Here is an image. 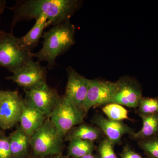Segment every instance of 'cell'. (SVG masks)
Instances as JSON below:
<instances>
[{"label":"cell","instance_id":"8fae6325","mask_svg":"<svg viewBox=\"0 0 158 158\" xmlns=\"http://www.w3.org/2000/svg\"><path fill=\"white\" fill-rule=\"evenodd\" d=\"M117 82V89L111 103L129 108L138 107L142 97V89L138 81L125 77Z\"/></svg>","mask_w":158,"mask_h":158},{"label":"cell","instance_id":"7402d4cb","mask_svg":"<svg viewBox=\"0 0 158 158\" xmlns=\"http://www.w3.org/2000/svg\"><path fill=\"white\" fill-rule=\"evenodd\" d=\"M114 144L108 138L104 139L99 146L100 158H117L113 149Z\"/></svg>","mask_w":158,"mask_h":158},{"label":"cell","instance_id":"ac0fdd59","mask_svg":"<svg viewBox=\"0 0 158 158\" xmlns=\"http://www.w3.org/2000/svg\"><path fill=\"white\" fill-rule=\"evenodd\" d=\"M69 141L68 155L71 158H81L90 154L94 148L92 141L78 139H71Z\"/></svg>","mask_w":158,"mask_h":158},{"label":"cell","instance_id":"9a60e30c","mask_svg":"<svg viewBox=\"0 0 158 158\" xmlns=\"http://www.w3.org/2000/svg\"><path fill=\"white\" fill-rule=\"evenodd\" d=\"M11 158H25L30 145L31 137L26 134L19 126L9 136Z\"/></svg>","mask_w":158,"mask_h":158},{"label":"cell","instance_id":"6da1fadb","mask_svg":"<svg viewBox=\"0 0 158 158\" xmlns=\"http://www.w3.org/2000/svg\"><path fill=\"white\" fill-rule=\"evenodd\" d=\"M81 3L77 0H18L9 8L13 14L11 33L17 23L36 20L42 15L48 17L50 26L69 20Z\"/></svg>","mask_w":158,"mask_h":158},{"label":"cell","instance_id":"cb8c5ba5","mask_svg":"<svg viewBox=\"0 0 158 158\" xmlns=\"http://www.w3.org/2000/svg\"><path fill=\"white\" fill-rule=\"evenodd\" d=\"M121 158H143L140 155L133 151L129 148H125L121 155Z\"/></svg>","mask_w":158,"mask_h":158},{"label":"cell","instance_id":"484cf974","mask_svg":"<svg viewBox=\"0 0 158 158\" xmlns=\"http://www.w3.org/2000/svg\"><path fill=\"white\" fill-rule=\"evenodd\" d=\"M79 158H97L96 157H95V156H93V155H92V154H90L84 156L82 157Z\"/></svg>","mask_w":158,"mask_h":158},{"label":"cell","instance_id":"ffe728a7","mask_svg":"<svg viewBox=\"0 0 158 158\" xmlns=\"http://www.w3.org/2000/svg\"><path fill=\"white\" fill-rule=\"evenodd\" d=\"M139 114H148L158 113V98L142 97L139 102Z\"/></svg>","mask_w":158,"mask_h":158},{"label":"cell","instance_id":"e0dca14e","mask_svg":"<svg viewBox=\"0 0 158 158\" xmlns=\"http://www.w3.org/2000/svg\"><path fill=\"white\" fill-rule=\"evenodd\" d=\"M100 131L97 128L86 124H81L74 128L69 133L66 139H81L85 141H95L100 136Z\"/></svg>","mask_w":158,"mask_h":158},{"label":"cell","instance_id":"4fadbf2b","mask_svg":"<svg viewBox=\"0 0 158 158\" xmlns=\"http://www.w3.org/2000/svg\"><path fill=\"white\" fill-rule=\"evenodd\" d=\"M44 114L26 104L24 101L19 119L20 127L28 135L31 137L45 122Z\"/></svg>","mask_w":158,"mask_h":158},{"label":"cell","instance_id":"ba28073f","mask_svg":"<svg viewBox=\"0 0 158 158\" xmlns=\"http://www.w3.org/2000/svg\"><path fill=\"white\" fill-rule=\"evenodd\" d=\"M47 73L46 67L42 66L38 61L32 60L6 78L16 83L24 90H28L47 83Z\"/></svg>","mask_w":158,"mask_h":158},{"label":"cell","instance_id":"7a4b0ae2","mask_svg":"<svg viewBox=\"0 0 158 158\" xmlns=\"http://www.w3.org/2000/svg\"><path fill=\"white\" fill-rule=\"evenodd\" d=\"M75 27L70 20L53 26L49 31L44 32L41 49L34 53L38 62L45 61L49 69L56 65V59L74 44Z\"/></svg>","mask_w":158,"mask_h":158},{"label":"cell","instance_id":"3957f363","mask_svg":"<svg viewBox=\"0 0 158 158\" xmlns=\"http://www.w3.org/2000/svg\"><path fill=\"white\" fill-rule=\"evenodd\" d=\"M64 136L50 119L30 138V145L34 154L40 157L60 155L63 147Z\"/></svg>","mask_w":158,"mask_h":158},{"label":"cell","instance_id":"8992f818","mask_svg":"<svg viewBox=\"0 0 158 158\" xmlns=\"http://www.w3.org/2000/svg\"><path fill=\"white\" fill-rule=\"evenodd\" d=\"M23 103L17 90H0L1 129H10L19 122Z\"/></svg>","mask_w":158,"mask_h":158},{"label":"cell","instance_id":"30bf717a","mask_svg":"<svg viewBox=\"0 0 158 158\" xmlns=\"http://www.w3.org/2000/svg\"><path fill=\"white\" fill-rule=\"evenodd\" d=\"M66 71L68 80L64 95L84 112L83 106L88 94L90 79L81 75L70 66L67 67Z\"/></svg>","mask_w":158,"mask_h":158},{"label":"cell","instance_id":"44dd1931","mask_svg":"<svg viewBox=\"0 0 158 158\" xmlns=\"http://www.w3.org/2000/svg\"><path fill=\"white\" fill-rule=\"evenodd\" d=\"M140 147L152 158H158V137L154 136L152 138L141 140L140 142Z\"/></svg>","mask_w":158,"mask_h":158},{"label":"cell","instance_id":"d4e9b609","mask_svg":"<svg viewBox=\"0 0 158 158\" xmlns=\"http://www.w3.org/2000/svg\"><path fill=\"white\" fill-rule=\"evenodd\" d=\"M6 7V0H0V20L1 19V15L2 14L5 9Z\"/></svg>","mask_w":158,"mask_h":158},{"label":"cell","instance_id":"5bb4252c","mask_svg":"<svg viewBox=\"0 0 158 158\" xmlns=\"http://www.w3.org/2000/svg\"><path fill=\"white\" fill-rule=\"evenodd\" d=\"M50 26L48 17L44 15H40L36 19L35 24L25 35L20 38L18 37L20 47L25 50L32 52L38 45L44 29Z\"/></svg>","mask_w":158,"mask_h":158},{"label":"cell","instance_id":"603a6c76","mask_svg":"<svg viewBox=\"0 0 158 158\" xmlns=\"http://www.w3.org/2000/svg\"><path fill=\"white\" fill-rule=\"evenodd\" d=\"M0 158H11L9 136L0 130Z\"/></svg>","mask_w":158,"mask_h":158},{"label":"cell","instance_id":"2e32d148","mask_svg":"<svg viewBox=\"0 0 158 158\" xmlns=\"http://www.w3.org/2000/svg\"><path fill=\"white\" fill-rule=\"evenodd\" d=\"M139 115L142 118V127L138 132L132 135L133 137L136 139L144 140L156 135L158 134V113Z\"/></svg>","mask_w":158,"mask_h":158},{"label":"cell","instance_id":"d6986e66","mask_svg":"<svg viewBox=\"0 0 158 158\" xmlns=\"http://www.w3.org/2000/svg\"><path fill=\"white\" fill-rule=\"evenodd\" d=\"M102 111L108 118L111 120L122 121L124 119H129L127 110L118 104H108L103 108Z\"/></svg>","mask_w":158,"mask_h":158},{"label":"cell","instance_id":"52a82bcc","mask_svg":"<svg viewBox=\"0 0 158 158\" xmlns=\"http://www.w3.org/2000/svg\"><path fill=\"white\" fill-rule=\"evenodd\" d=\"M24 90V101L26 104L49 117L59 97L57 90L50 88L47 83L37 88Z\"/></svg>","mask_w":158,"mask_h":158},{"label":"cell","instance_id":"277c9868","mask_svg":"<svg viewBox=\"0 0 158 158\" xmlns=\"http://www.w3.org/2000/svg\"><path fill=\"white\" fill-rule=\"evenodd\" d=\"M13 33L0 31V67L13 73L33 60L34 53L20 47Z\"/></svg>","mask_w":158,"mask_h":158},{"label":"cell","instance_id":"7c38bea8","mask_svg":"<svg viewBox=\"0 0 158 158\" xmlns=\"http://www.w3.org/2000/svg\"><path fill=\"white\" fill-rule=\"evenodd\" d=\"M93 121L114 144L119 143L126 134L132 135L135 133L133 129L122 122L111 120L102 115L94 116Z\"/></svg>","mask_w":158,"mask_h":158},{"label":"cell","instance_id":"9c48e42d","mask_svg":"<svg viewBox=\"0 0 158 158\" xmlns=\"http://www.w3.org/2000/svg\"><path fill=\"white\" fill-rule=\"evenodd\" d=\"M117 88V82L90 80L84 112H88L93 107L111 103Z\"/></svg>","mask_w":158,"mask_h":158},{"label":"cell","instance_id":"5b68a950","mask_svg":"<svg viewBox=\"0 0 158 158\" xmlns=\"http://www.w3.org/2000/svg\"><path fill=\"white\" fill-rule=\"evenodd\" d=\"M84 117L85 113L63 95L59 96L49 118L54 125L65 136L74 126L81 124Z\"/></svg>","mask_w":158,"mask_h":158}]
</instances>
